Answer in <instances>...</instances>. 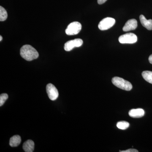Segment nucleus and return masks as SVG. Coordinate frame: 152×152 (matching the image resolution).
<instances>
[{
    "label": "nucleus",
    "mask_w": 152,
    "mask_h": 152,
    "mask_svg": "<svg viewBox=\"0 0 152 152\" xmlns=\"http://www.w3.org/2000/svg\"><path fill=\"white\" fill-rule=\"evenodd\" d=\"M21 56L27 61H31L37 58L39 53L34 48L30 45H25L20 50Z\"/></svg>",
    "instance_id": "1"
},
{
    "label": "nucleus",
    "mask_w": 152,
    "mask_h": 152,
    "mask_svg": "<svg viewBox=\"0 0 152 152\" xmlns=\"http://www.w3.org/2000/svg\"><path fill=\"white\" fill-rule=\"evenodd\" d=\"M112 82L113 84L121 89L129 91L132 88V86L129 82L119 77H114L112 79Z\"/></svg>",
    "instance_id": "2"
},
{
    "label": "nucleus",
    "mask_w": 152,
    "mask_h": 152,
    "mask_svg": "<svg viewBox=\"0 0 152 152\" xmlns=\"http://www.w3.org/2000/svg\"><path fill=\"white\" fill-rule=\"evenodd\" d=\"M82 29V25L78 22L71 23L66 30V33L68 35H75L78 34Z\"/></svg>",
    "instance_id": "3"
},
{
    "label": "nucleus",
    "mask_w": 152,
    "mask_h": 152,
    "mask_svg": "<svg viewBox=\"0 0 152 152\" xmlns=\"http://www.w3.org/2000/svg\"><path fill=\"white\" fill-rule=\"evenodd\" d=\"M118 40L121 44H134L137 41V37L133 33H127L120 36Z\"/></svg>",
    "instance_id": "4"
},
{
    "label": "nucleus",
    "mask_w": 152,
    "mask_h": 152,
    "mask_svg": "<svg viewBox=\"0 0 152 152\" xmlns=\"http://www.w3.org/2000/svg\"><path fill=\"white\" fill-rule=\"evenodd\" d=\"M115 20L112 18H106L100 22L98 27L101 31H105L112 28L115 25Z\"/></svg>",
    "instance_id": "5"
},
{
    "label": "nucleus",
    "mask_w": 152,
    "mask_h": 152,
    "mask_svg": "<svg viewBox=\"0 0 152 152\" xmlns=\"http://www.w3.org/2000/svg\"><path fill=\"white\" fill-rule=\"evenodd\" d=\"M83 40L80 39H76L68 41L65 44L64 48L66 51H70L74 48L81 46L83 44Z\"/></svg>",
    "instance_id": "6"
},
{
    "label": "nucleus",
    "mask_w": 152,
    "mask_h": 152,
    "mask_svg": "<svg viewBox=\"0 0 152 152\" xmlns=\"http://www.w3.org/2000/svg\"><path fill=\"white\" fill-rule=\"evenodd\" d=\"M46 91L49 99L51 100H56L58 97V91L56 87L52 84L49 83L47 85Z\"/></svg>",
    "instance_id": "7"
},
{
    "label": "nucleus",
    "mask_w": 152,
    "mask_h": 152,
    "mask_svg": "<svg viewBox=\"0 0 152 152\" xmlns=\"http://www.w3.org/2000/svg\"><path fill=\"white\" fill-rule=\"evenodd\" d=\"M137 27V22L135 19H132L129 20L125 24L123 27L124 31L127 32L136 29Z\"/></svg>",
    "instance_id": "8"
},
{
    "label": "nucleus",
    "mask_w": 152,
    "mask_h": 152,
    "mask_svg": "<svg viewBox=\"0 0 152 152\" xmlns=\"http://www.w3.org/2000/svg\"><path fill=\"white\" fill-rule=\"evenodd\" d=\"M129 115L133 118H140L143 116L145 111L143 109H132L129 113Z\"/></svg>",
    "instance_id": "9"
},
{
    "label": "nucleus",
    "mask_w": 152,
    "mask_h": 152,
    "mask_svg": "<svg viewBox=\"0 0 152 152\" xmlns=\"http://www.w3.org/2000/svg\"><path fill=\"white\" fill-rule=\"evenodd\" d=\"M140 21L143 26L148 30H152V20H147L145 17L143 15H141L140 16Z\"/></svg>",
    "instance_id": "10"
},
{
    "label": "nucleus",
    "mask_w": 152,
    "mask_h": 152,
    "mask_svg": "<svg viewBox=\"0 0 152 152\" xmlns=\"http://www.w3.org/2000/svg\"><path fill=\"white\" fill-rule=\"evenodd\" d=\"M34 149V143L31 140H28L23 145V149L26 152H33Z\"/></svg>",
    "instance_id": "11"
},
{
    "label": "nucleus",
    "mask_w": 152,
    "mask_h": 152,
    "mask_svg": "<svg viewBox=\"0 0 152 152\" xmlns=\"http://www.w3.org/2000/svg\"><path fill=\"white\" fill-rule=\"evenodd\" d=\"M21 139L19 135H15L12 137L10 139V145L12 147L18 146L20 144Z\"/></svg>",
    "instance_id": "12"
},
{
    "label": "nucleus",
    "mask_w": 152,
    "mask_h": 152,
    "mask_svg": "<svg viewBox=\"0 0 152 152\" xmlns=\"http://www.w3.org/2000/svg\"><path fill=\"white\" fill-rule=\"evenodd\" d=\"M144 80L152 84V72L151 71H144L142 74Z\"/></svg>",
    "instance_id": "13"
},
{
    "label": "nucleus",
    "mask_w": 152,
    "mask_h": 152,
    "mask_svg": "<svg viewBox=\"0 0 152 152\" xmlns=\"http://www.w3.org/2000/svg\"><path fill=\"white\" fill-rule=\"evenodd\" d=\"M8 17L7 12L5 9L1 6L0 7V21H4L7 20Z\"/></svg>",
    "instance_id": "14"
},
{
    "label": "nucleus",
    "mask_w": 152,
    "mask_h": 152,
    "mask_svg": "<svg viewBox=\"0 0 152 152\" xmlns=\"http://www.w3.org/2000/svg\"><path fill=\"white\" fill-rule=\"evenodd\" d=\"M117 126L120 129H126L129 126V124L127 122L122 121L119 122L117 123Z\"/></svg>",
    "instance_id": "15"
},
{
    "label": "nucleus",
    "mask_w": 152,
    "mask_h": 152,
    "mask_svg": "<svg viewBox=\"0 0 152 152\" xmlns=\"http://www.w3.org/2000/svg\"><path fill=\"white\" fill-rule=\"evenodd\" d=\"M8 95L7 94H2L0 96V106H2L4 104L6 100L8 98Z\"/></svg>",
    "instance_id": "16"
},
{
    "label": "nucleus",
    "mask_w": 152,
    "mask_h": 152,
    "mask_svg": "<svg viewBox=\"0 0 152 152\" xmlns=\"http://www.w3.org/2000/svg\"><path fill=\"white\" fill-rule=\"evenodd\" d=\"M121 152H138V151L134 149H129L126 151H120Z\"/></svg>",
    "instance_id": "17"
},
{
    "label": "nucleus",
    "mask_w": 152,
    "mask_h": 152,
    "mask_svg": "<svg viewBox=\"0 0 152 152\" xmlns=\"http://www.w3.org/2000/svg\"><path fill=\"white\" fill-rule=\"evenodd\" d=\"M107 0H98V3L99 4H102L105 2Z\"/></svg>",
    "instance_id": "18"
},
{
    "label": "nucleus",
    "mask_w": 152,
    "mask_h": 152,
    "mask_svg": "<svg viewBox=\"0 0 152 152\" xmlns=\"http://www.w3.org/2000/svg\"><path fill=\"white\" fill-rule=\"evenodd\" d=\"M148 59L149 61V62L152 64V54L149 57Z\"/></svg>",
    "instance_id": "19"
},
{
    "label": "nucleus",
    "mask_w": 152,
    "mask_h": 152,
    "mask_svg": "<svg viewBox=\"0 0 152 152\" xmlns=\"http://www.w3.org/2000/svg\"><path fill=\"white\" fill-rule=\"evenodd\" d=\"M3 38L1 36H0V41H1L2 40Z\"/></svg>",
    "instance_id": "20"
}]
</instances>
